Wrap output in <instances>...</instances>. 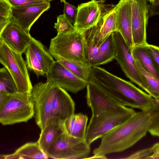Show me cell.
I'll return each mask as SVG.
<instances>
[{
  "label": "cell",
  "instance_id": "1",
  "mask_svg": "<svg viewBox=\"0 0 159 159\" xmlns=\"http://www.w3.org/2000/svg\"><path fill=\"white\" fill-rule=\"evenodd\" d=\"M159 118L158 109L136 112L101 138L100 145L93 151L94 157L105 159L107 155L130 148L146 136L150 127Z\"/></svg>",
  "mask_w": 159,
  "mask_h": 159
},
{
  "label": "cell",
  "instance_id": "2",
  "mask_svg": "<svg viewBox=\"0 0 159 159\" xmlns=\"http://www.w3.org/2000/svg\"><path fill=\"white\" fill-rule=\"evenodd\" d=\"M89 82L119 103L140 111L157 108L154 98L127 81L99 66H91Z\"/></svg>",
  "mask_w": 159,
  "mask_h": 159
},
{
  "label": "cell",
  "instance_id": "3",
  "mask_svg": "<svg viewBox=\"0 0 159 159\" xmlns=\"http://www.w3.org/2000/svg\"><path fill=\"white\" fill-rule=\"evenodd\" d=\"M48 50L55 59L62 58L88 64L89 62L84 34L76 30L52 38Z\"/></svg>",
  "mask_w": 159,
  "mask_h": 159
},
{
  "label": "cell",
  "instance_id": "4",
  "mask_svg": "<svg viewBox=\"0 0 159 159\" xmlns=\"http://www.w3.org/2000/svg\"><path fill=\"white\" fill-rule=\"evenodd\" d=\"M34 115L31 94L27 93H9L0 105V123L3 125L27 122Z\"/></svg>",
  "mask_w": 159,
  "mask_h": 159
},
{
  "label": "cell",
  "instance_id": "5",
  "mask_svg": "<svg viewBox=\"0 0 159 159\" xmlns=\"http://www.w3.org/2000/svg\"><path fill=\"white\" fill-rule=\"evenodd\" d=\"M22 54L13 50L0 40V62L13 78L18 91L31 94L33 86L26 61Z\"/></svg>",
  "mask_w": 159,
  "mask_h": 159
},
{
  "label": "cell",
  "instance_id": "6",
  "mask_svg": "<svg viewBox=\"0 0 159 159\" xmlns=\"http://www.w3.org/2000/svg\"><path fill=\"white\" fill-rule=\"evenodd\" d=\"M128 112H103L92 116L87 127L84 139L89 145L97 139L124 123L136 113Z\"/></svg>",
  "mask_w": 159,
  "mask_h": 159
},
{
  "label": "cell",
  "instance_id": "7",
  "mask_svg": "<svg viewBox=\"0 0 159 159\" xmlns=\"http://www.w3.org/2000/svg\"><path fill=\"white\" fill-rule=\"evenodd\" d=\"M58 87L47 82H40L33 86L31 98L34 105V117L40 130L50 117L53 100Z\"/></svg>",
  "mask_w": 159,
  "mask_h": 159
},
{
  "label": "cell",
  "instance_id": "8",
  "mask_svg": "<svg viewBox=\"0 0 159 159\" xmlns=\"http://www.w3.org/2000/svg\"><path fill=\"white\" fill-rule=\"evenodd\" d=\"M116 49V60L127 77L146 91L147 85L137 66L131 48L118 30L113 33Z\"/></svg>",
  "mask_w": 159,
  "mask_h": 159
},
{
  "label": "cell",
  "instance_id": "9",
  "mask_svg": "<svg viewBox=\"0 0 159 159\" xmlns=\"http://www.w3.org/2000/svg\"><path fill=\"white\" fill-rule=\"evenodd\" d=\"M90 152V145L84 139L64 133L49 149V158L55 159H76L87 158Z\"/></svg>",
  "mask_w": 159,
  "mask_h": 159
},
{
  "label": "cell",
  "instance_id": "10",
  "mask_svg": "<svg viewBox=\"0 0 159 159\" xmlns=\"http://www.w3.org/2000/svg\"><path fill=\"white\" fill-rule=\"evenodd\" d=\"M115 7L107 12L96 25L83 33L89 61L94 57L98 48L107 37L116 30Z\"/></svg>",
  "mask_w": 159,
  "mask_h": 159
},
{
  "label": "cell",
  "instance_id": "11",
  "mask_svg": "<svg viewBox=\"0 0 159 159\" xmlns=\"http://www.w3.org/2000/svg\"><path fill=\"white\" fill-rule=\"evenodd\" d=\"M103 0H92L78 6L76 21L74 25L76 30L82 33L96 25L103 16L115 7L105 3Z\"/></svg>",
  "mask_w": 159,
  "mask_h": 159
},
{
  "label": "cell",
  "instance_id": "12",
  "mask_svg": "<svg viewBox=\"0 0 159 159\" xmlns=\"http://www.w3.org/2000/svg\"><path fill=\"white\" fill-rule=\"evenodd\" d=\"M86 87L87 103L91 110L92 116L103 112H128L134 110L117 102L90 82Z\"/></svg>",
  "mask_w": 159,
  "mask_h": 159
},
{
  "label": "cell",
  "instance_id": "13",
  "mask_svg": "<svg viewBox=\"0 0 159 159\" xmlns=\"http://www.w3.org/2000/svg\"><path fill=\"white\" fill-rule=\"evenodd\" d=\"M46 77V82L57 84L74 93L83 90L88 83L77 77L57 61H55Z\"/></svg>",
  "mask_w": 159,
  "mask_h": 159
},
{
  "label": "cell",
  "instance_id": "14",
  "mask_svg": "<svg viewBox=\"0 0 159 159\" xmlns=\"http://www.w3.org/2000/svg\"><path fill=\"white\" fill-rule=\"evenodd\" d=\"M132 36L134 46H145L146 28L150 7L148 0H131Z\"/></svg>",
  "mask_w": 159,
  "mask_h": 159
},
{
  "label": "cell",
  "instance_id": "15",
  "mask_svg": "<svg viewBox=\"0 0 159 159\" xmlns=\"http://www.w3.org/2000/svg\"><path fill=\"white\" fill-rule=\"evenodd\" d=\"M50 7V2L12 8L10 21L30 33L31 26L41 15Z\"/></svg>",
  "mask_w": 159,
  "mask_h": 159
},
{
  "label": "cell",
  "instance_id": "16",
  "mask_svg": "<svg viewBox=\"0 0 159 159\" xmlns=\"http://www.w3.org/2000/svg\"><path fill=\"white\" fill-rule=\"evenodd\" d=\"M31 38L30 33L11 21L0 32V40L22 54L25 52L29 46Z\"/></svg>",
  "mask_w": 159,
  "mask_h": 159
},
{
  "label": "cell",
  "instance_id": "17",
  "mask_svg": "<svg viewBox=\"0 0 159 159\" xmlns=\"http://www.w3.org/2000/svg\"><path fill=\"white\" fill-rule=\"evenodd\" d=\"M116 30L119 31L129 46H133L132 36L131 0H120L115 5Z\"/></svg>",
  "mask_w": 159,
  "mask_h": 159
},
{
  "label": "cell",
  "instance_id": "18",
  "mask_svg": "<svg viewBox=\"0 0 159 159\" xmlns=\"http://www.w3.org/2000/svg\"><path fill=\"white\" fill-rule=\"evenodd\" d=\"M41 130L37 142L46 154L61 136L66 133L64 121L56 117H50Z\"/></svg>",
  "mask_w": 159,
  "mask_h": 159
},
{
  "label": "cell",
  "instance_id": "19",
  "mask_svg": "<svg viewBox=\"0 0 159 159\" xmlns=\"http://www.w3.org/2000/svg\"><path fill=\"white\" fill-rule=\"evenodd\" d=\"M75 106L67 91L59 86L53 100L50 117H58L65 121L75 114Z\"/></svg>",
  "mask_w": 159,
  "mask_h": 159
},
{
  "label": "cell",
  "instance_id": "20",
  "mask_svg": "<svg viewBox=\"0 0 159 159\" xmlns=\"http://www.w3.org/2000/svg\"><path fill=\"white\" fill-rule=\"evenodd\" d=\"M37 141L27 143L17 149L14 152L0 155V159H48Z\"/></svg>",
  "mask_w": 159,
  "mask_h": 159
},
{
  "label": "cell",
  "instance_id": "21",
  "mask_svg": "<svg viewBox=\"0 0 159 159\" xmlns=\"http://www.w3.org/2000/svg\"><path fill=\"white\" fill-rule=\"evenodd\" d=\"M113 33L98 48L95 55L89 62L90 66H98L115 59L116 52Z\"/></svg>",
  "mask_w": 159,
  "mask_h": 159
},
{
  "label": "cell",
  "instance_id": "22",
  "mask_svg": "<svg viewBox=\"0 0 159 159\" xmlns=\"http://www.w3.org/2000/svg\"><path fill=\"white\" fill-rule=\"evenodd\" d=\"M88 120L86 115L74 114L64 121L66 133L73 137L84 139Z\"/></svg>",
  "mask_w": 159,
  "mask_h": 159
},
{
  "label": "cell",
  "instance_id": "23",
  "mask_svg": "<svg viewBox=\"0 0 159 159\" xmlns=\"http://www.w3.org/2000/svg\"><path fill=\"white\" fill-rule=\"evenodd\" d=\"M131 51L134 59L138 60L146 70L159 79V68L145 46H134Z\"/></svg>",
  "mask_w": 159,
  "mask_h": 159
},
{
  "label": "cell",
  "instance_id": "24",
  "mask_svg": "<svg viewBox=\"0 0 159 159\" xmlns=\"http://www.w3.org/2000/svg\"><path fill=\"white\" fill-rule=\"evenodd\" d=\"M29 46L41 63L47 75L55 61L53 57L40 41L32 37Z\"/></svg>",
  "mask_w": 159,
  "mask_h": 159
},
{
  "label": "cell",
  "instance_id": "25",
  "mask_svg": "<svg viewBox=\"0 0 159 159\" xmlns=\"http://www.w3.org/2000/svg\"><path fill=\"white\" fill-rule=\"evenodd\" d=\"M55 60L60 62L78 78L87 82H89L91 66L88 64L62 58H58Z\"/></svg>",
  "mask_w": 159,
  "mask_h": 159
},
{
  "label": "cell",
  "instance_id": "26",
  "mask_svg": "<svg viewBox=\"0 0 159 159\" xmlns=\"http://www.w3.org/2000/svg\"><path fill=\"white\" fill-rule=\"evenodd\" d=\"M135 60L138 69L147 84L145 91L153 98L159 99V79L146 70L138 60Z\"/></svg>",
  "mask_w": 159,
  "mask_h": 159
},
{
  "label": "cell",
  "instance_id": "27",
  "mask_svg": "<svg viewBox=\"0 0 159 159\" xmlns=\"http://www.w3.org/2000/svg\"><path fill=\"white\" fill-rule=\"evenodd\" d=\"M16 83L7 70L4 67L0 69V92L13 93L18 92Z\"/></svg>",
  "mask_w": 159,
  "mask_h": 159
},
{
  "label": "cell",
  "instance_id": "28",
  "mask_svg": "<svg viewBox=\"0 0 159 159\" xmlns=\"http://www.w3.org/2000/svg\"><path fill=\"white\" fill-rule=\"evenodd\" d=\"M26 62L28 69L33 71L38 77L39 76H46L41 64L29 46L25 52Z\"/></svg>",
  "mask_w": 159,
  "mask_h": 159
},
{
  "label": "cell",
  "instance_id": "29",
  "mask_svg": "<svg viewBox=\"0 0 159 159\" xmlns=\"http://www.w3.org/2000/svg\"><path fill=\"white\" fill-rule=\"evenodd\" d=\"M12 8L8 2L4 0H0V32L10 22Z\"/></svg>",
  "mask_w": 159,
  "mask_h": 159
},
{
  "label": "cell",
  "instance_id": "30",
  "mask_svg": "<svg viewBox=\"0 0 159 159\" xmlns=\"http://www.w3.org/2000/svg\"><path fill=\"white\" fill-rule=\"evenodd\" d=\"M54 28L57 31V35L66 34L75 30L74 25L63 14L57 16V22L54 23Z\"/></svg>",
  "mask_w": 159,
  "mask_h": 159
},
{
  "label": "cell",
  "instance_id": "31",
  "mask_svg": "<svg viewBox=\"0 0 159 159\" xmlns=\"http://www.w3.org/2000/svg\"><path fill=\"white\" fill-rule=\"evenodd\" d=\"M12 7L17 8L37 5L43 3L50 2L52 0H4Z\"/></svg>",
  "mask_w": 159,
  "mask_h": 159
},
{
  "label": "cell",
  "instance_id": "32",
  "mask_svg": "<svg viewBox=\"0 0 159 159\" xmlns=\"http://www.w3.org/2000/svg\"><path fill=\"white\" fill-rule=\"evenodd\" d=\"M78 12V7L66 2L64 3L63 14L73 25L76 21Z\"/></svg>",
  "mask_w": 159,
  "mask_h": 159
},
{
  "label": "cell",
  "instance_id": "33",
  "mask_svg": "<svg viewBox=\"0 0 159 159\" xmlns=\"http://www.w3.org/2000/svg\"><path fill=\"white\" fill-rule=\"evenodd\" d=\"M152 154L151 147L139 150L130 155L122 158L126 159H148Z\"/></svg>",
  "mask_w": 159,
  "mask_h": 159
},
{
  "label": "cell",
  "instance_id": "34",
  "mask_svg": "<svg viewBox=\"0 0 159 159\" xmlns=\"http://www.w3.org/2000/svg\"><path fill=\"white\" fill-rule=\"evenodd\" d=\"M145 46L159 68V47L148 44Z\"/></svg>",
  "mask_w": 159,
  "mask_h": 159
},
{
  "label": "cell",
  "instance_id": "35",
  "mask_svg": "<svg viewBox=\"0 0 159 159\" xmlns=\"http://www.w3.org/2000/svg\"><path fill=\"white\" fill-rule=\"evenodd\" d=\"M148 132L152 136L159 137V118L152 124L149 128Z\"/></svg>",
  "mask_w": 159,
  "mask_h": 159
},
{
  "label": "cell",
  "instance_id": "36",
  "mask_svg": "<svg viewBox=\"0 0 159 159\" xmlns=\"http://www.w3.org/2000/svg\"><path fill=\"white\" fill-rule=\"evenodd\" d=\"M159 15V0H156L150 7L149 13V17Z\"/></svg>",
  "mask_w": 159,
  "mask_h": 159
},
{
  "label": "cell",
  "instance_id": "37",
  "mask_svg": "<svg viewBox=\"0 0 159 159\" xmlns=\"http://www.w3.org/2000/svg\"><path fill=\"white\" fill-rule=\"evenodd\" d=\"M151 147L152 154L148 159H159V142L154 144Z\"/></svg>",
  "mask_w": 159,
  "mask_h": 159
},
{
  "label": "cell",
  "instance_id": "38",
  "mask_svg": "<svg viewBox=\"0 0 159 159\" xmlns=\"http://www.w3.org/2000/svg\"><path fill=\"white\" fill-rule=\"evenodd\" d=\"M9 94L5 92H0V105L5 101Z\"/></svg>",
  "mask_w": 159,
  "mask_h": 159
},
{
  "label": "cell",
  "instance_id": "39",
  "mask_svg": "<svg viewBox=\"0 0 159 159\" xmlns=\"http://www.w3.org/2000/svg\"><path fill=\"white\" fill-rule=\"evenodd\" d=\"M153 101L155 104L159 111V99L154 98Z\"/></svg>",
  "mask_w": 159,
  "mask_h": 159
},
{
  "label": "cell",
  "instance_id": "40",
  "mask_svg": "<svg viewBox=\"0 0 159 159\" xmlns=\"http://www.w3.org/2000/svg\"><path fill=\"white\" fill-rule=\"evenodd\" d=\"M155 0H148L149 1L151 4L153 3Z\"/></svg>",
  "mask_w": 159,
  "mask_h": 159
},
{
  "label": "cell",
  "instance_id": "41",
  "mask_svg": "<svg viewBox=\"0 0 159 159\" xmlns=\"http://www.w3.org/2000/svg\"><path fill=\"white\" fill-rule=\"evenodd\" d=\"M61 2L65 3L66 2V0H60Z\"/></svg>",
  "mask_w": 159,
  "mask_h": 159
}]
</instances>
